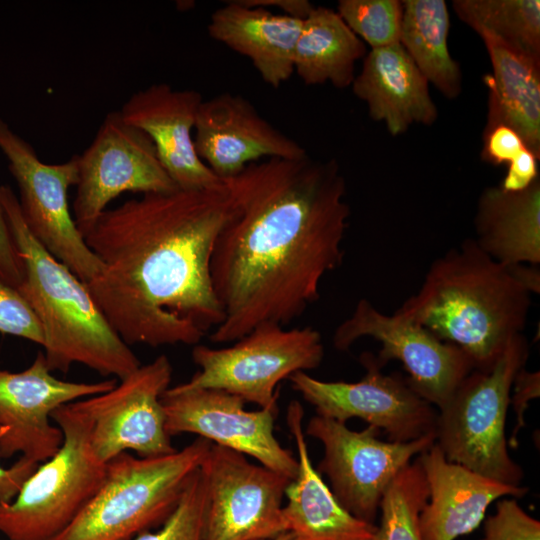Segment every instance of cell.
I'll return each instance as SVG.
<instances>
[{
	"instance_id": "cell-2",
	"label": "cell",
	"mask_w": 540,
	"mask_h": 540,
	"mask_svg": "<svg viewBox=\"0 0 540 540\" xmlns=\"http://www.w3.org/2000/svg\"><path fill=\"white\" fill-rule=\"evenodd\" d=\"M232 211L223 182L142 194L100 215L84 239L102 267L85 285L127 345H197L222 322L210 260Z\"/></svg>"
},
{
	"instance_id": "cell-13",
	"label": "cell",
	"mask_w": 540,
	"mask_h": 540,
	"mask_svg": "<svg viewBox=\"0 0 540 540\" xmlns=\"http://www.w3.org/2000/svg\"><path fill=\"white\" fill-rule=\"evenodd\" d=\"M77 165L73 219L83 237L120 194L179 189L160 163L152 140L119 111L106 115L91 144L77 155Z\"/></svg>"
},
{
	"instance_id": "cell-35",
	"label": "cell",
	"mask_w": 540,
	"mask_h": 540,
	"mask_svg": "<svg viewBox=\"0 0 540 540\" xmlns=\"http://www.w3.org/2000/svg\"><path fill=\"white\" fill-rule=\"evenodd\" d=\"M540 394V374L539 372H529L524 368L519 370L516 374L511 394L510 405H512L514 412L516 413V426L509 439L510 447L516 448L517 434L520 429L525 425L524 412L528 408L529 402L532 399L538 398Z\"/></svg>"
},
{
	"instance_id": "cell-33",
	"label": "cell",
	"mask_w": 540,
	"mask_h": 540,
	"mask_svg": "<svg viewBox=\"0 0 540 540\" xmlns=\"http://www.w3.org/2000/svg\"><path fill=\"white\" fill-rule=\"evenodd\" d=\"M0 332L43 346L42 327L17 289L0 282Z\"/></svg>"
},
{
	"instance_id": "cell-21",
	"label": "cell",
	"mask_w": 540,
	"mask_h": 540,
	"mask_svg": "<svg viewBox=\"0 0 540 540\" xmlns=\"http://www.w3.org/2000/svg\"><path fill=\"white\" fill-rule=\"evenodd\" d=\"M351 86L370 118L384 123L392 136L413 124L431 126L438 118L428 81L400 43L367 52Z\"/></svg>"
},
{
	"instance_id": "cell-29",
	"label": "cell",
	"mask_w": 540,
	"mask_h": 540,
	"mask_svg": "<svg viewBox=\"0 0 540 540\" xmlns=\"http://www.w3.org/2000/svg\"><path fill=\"white\" fill-rule=\"evenodd\" d=\"M428 498V483L416 459L396 475L382 497L378 540H422L420 514Z\"/></svg>"
},
{
	"instance_id": "cell-15",
	"label": "cell",
	"mask_w": 540,
	"mask_h": 540,
	"mask_svg": "<svg viewBox=\"0 0 540 540\" xmlns=\"http://www.w3.org/2000/svg\"><path fill=\"white\" fill-rule=\"evenodd\" d=\"M171 378L172 365L162 354L140 365L113 389L80 400L91 421V445L100 461L107 463L128 451L144 458L176 451L161 403Z\"/></svg>"
},
{
	"instance_id": "cell-31",
	"label": "cell",
	"mask_w": 540,
	"mask_h": 540,
	"mask_svg": "<svg viewBox=\"0 0 540 540\" xmlns=\"http://www.w3.org/2000/svg\"><path fill=\"white\" fill-rule=\"evenodd\" d=\"M205 505V478L200 467L167 520L156 531H146L133 540H201Z\"/></svg>"
},
{
	"instance_id": "cell-3",
	"label": "cell",
	"mask_w": 540,
	"mask_h": 540,
	"mask_svg": "<svg viewBox=\"0 0 540 540\" xmlns=\"http://www.w3.org/2000/svg\"><path fill=\"white\" fill-rule=\"evenodd\" d=\"M532 294L517 265L494 260L466 238L431 263L419 290L395 313L459 347L474 369L489 371L522 333Z\"/></svg>"
},
{
	"instance_id": "cell-11",
	"label": "cell",
	"mask_w": 540,
	"mask_h": 540,
	"mask_svg": "<svg viewBox=\"0 0 540 540\" xmlns=\"http://www.w3.org/2000/svg\"><path fill=\"white\" fill-rule=\"evenodd\" d=\"M360 362L365 374L357 382L323 381L303 371L289 380L316 415L345 424L360 418L384 431L388 441L405 443L436 433L438 409L407 378L382 373L383 367L370 352H364Z\"/></svg>"
},
{
	"instance_id": "cell-26",
	"label": "cell",
	"mask_w": 540,
	"mask_h": 540,
	"mask_svg": "<svg viewBox=\"0 0 540 540\" xmlns=\"http://www.w3.org/2000/svg\"><path fill=\"white\" fill-rule=\"evenodd\" d=\"M367 54L365 43L337 11L314 6L303 20L294 51V72L306 85L327 82L347 88L355 79V64Z\"/></svg>"
},
{
	"instance_id": "cell-30",
	"label": "cell",
	"mask_w": 540,
	"mask_h": 540,
	"mask_svg": "<svg viewBox=\"0 0 540 540\" xmlns=\"http://www.w3.org/2000/svg\"><path fill=\"white\" fill-rule=\"evenodd\" d=\"M337 12L371 49L400 43L403 16L399 0H340Z\"/></svg>"
},
{
	"instance_id": "cell-25",
	"label": "cell",
	"mask_w": 540,
	"mask_h": 540,
	"mask_svg": "<svg viewBox=\"0 0 540 540\" xmlns=\"http://www.w3.org/2000/svg\"><path fill=\"white\" fill-rule=\"evenodd\" d=\"M476 244L508 266L540 263V179L509 192L498 186L480 194L474 217Z\"/></svg>"
},
{
	"instance_id": "cell-17",
	"label": "cell",
	"mask_w": 540,
	"mask_h": 540,
	"mask_svg": "<svg viewBox=\"0 0 540 540\" xmlns=\"http://www.w3.org/2000/svg\"><path fill=\"white\" fill-rule=\"evenodd\" d=\"M43 352L21 372L0 368V457L16 454L38 464L54 456L63 433L51 423L62 405L113 389L116 379L100 382L63 381L51 374Z\"/></svg>"
},
{
	"instance_id": "cell-19",
	"label": "cell",
	"mask_w": 540,
	"mask_h": 540,
	"mask_svg": "<svg viewBox=\"0 0 540 540\" xmlns=\"http://www.w3.org/2000/svg\"><path fill=\"white\" fill-rule=\"evenodd\" d=\"M202 101L196 90L156 83L133 93L119 111L128 124L152 140L160 163L182 190L211 189L223 183L195 149L193 132Z\"/></svg>"
},
{
	"instance_id": "cell-10",
	"label": "cell",
	"mask_w": 540,
	"mask_h": 540,
	"mask_svg": "<svg viewBox=\"0 0 540 540\" xmlns=\"http://www.w3.org/2000/svg\"><path fill=\"white\" fill-rule=\"evenodd\" d=\"M305 434L323 446L317 471L327 476L335 498L352 515L369 523H374L382 497L396 475L436 441V433L405 443L382 441L374 426L354 431L319 415L308 421Z\"/></svg>"
},
{
	"instance_id": "cell-6",
	"label": "cell",
	"mask_w": 540,
	"mask_h": 540,
	"mask_svg": "<svg viewBox=\"0 0 540 540\" xmlns=\"http://www.w3.org/2000/svg\"><path fill=\"white\" fill-rule=\"evenodd\" d=\"M528 356L525 336L515 335L489 371L472 370L438 410L435 442L448 461L522 486L523 469L509 455L505 425L512 384Z\"/></svg>"
},
{
	"instance_id": "cell-32",
	"label": "cell",
	"mask_w": 540,
	"mask_h": 540,
	"mask_svg": "<svg viewBox=\"0 0 540 540\" xmlns=\"http://www.w3.org/2000/svg\"><path fill=\"white\" fill-rule=\"evenodd\" d=\"M480 540H540V522L526 513L514 498L497 502L496 512L485 520Z\"/></svg>"
},
{
	"instance_id": "cell-24",
	"label": "cell",
	"mask_w": 540,
	"mask_h": 540,
	"mask_svg": "<svg viewBox=\"0 0 540 540\" xmlns=\"http://www.w3.org/2000/svg\"><path fill=\"white\" fill-rule=\"evenodd\" d=\"M492 65L484 76L488 88L487 121L483 134L497 126L514 130L540 158V60L477 29Z\"/></svg>"
},
{
	"instance_id": "cell-9",
	"label": "cell",
	"mask_w": 540,
	"mask_h": 540,
	"mask_svg": "<svg viewBox=\"0 0 540 540\" xmlns=\"http://www.w3.org/2000/svg\"><path fill=\"white\" fill-rule=\"evenodd\" d=\"M0 150L18 185L21 215L31 234L82 282H89L102 264L87 246L69 210L68 190L78 179L77 155L64 163H44L1 118Z\"/></svg>"
},
{
	"instance_id": "cell-40",
	"label": "cell",
	"mask_w": 540,
	"mask_h": 540,
	"mask_svg": "<svg viewBox=\"0 0 540 540\" xmlns=\"http://www.w3.org/2000/svg\"><path fill=\"white\" fill-rule=\"evenodd\" d=\"M263 540H293V537L289 532H284L273 538H268V539H263Z\"/></svg>"
},
{
	"instance_id": "cell-39",
	"label": "cell",
	"mask_w": 540,
	"mask_h": 540,
	"mask_svg": "<svg viewBox=\"0 0 540 540\" xmlns=\"http://www.w3.org/2000/svg\"><path fill=\"white\" fill-rule=\"evenodd\" d=\"M244 4L255 7L265 8L271 6L278 8L283 14L304 20L310 11L312 5L307 0H241Z\"/></svg>"
},
{
	"instance_id": "cell-20",
	"label": "cell",
	"mask_w": 540,
	"mask_h": 540,
	"mask_svg": "<svg viewBox=\"0 0 540 540\" xmlns=\"http://www.w3.org/2000/svg\"><path fill=\"white\" fill-rule=\"evenodd\" d=\"M429 498L420 514L422 540H455L474 531L492 502L503 497L521 498L525 486H512L450 462L435 442L418 456Z\"/></svg>"
},
{
	"instance_id": "cell-28",
	"label": "cell",
	"mask_w": 540,
	"mask_h": 540,
	"mask_svg": "<svg viewBox=\"0 0 540 540\" xmlns=\"http://www.w3.org/2000/svg\"><path fill=\"white\" fill-rule=\"evenodd\" d=\"M452 7L472 30H486L540 60L539 0H454Z\"/></svg>"
},
{
	"instance_id": "cell-8",
	"label": "cell",
	"mask_w": 540,
	"mask_h": 540,
	"mask_svg": "<svg viewBox=\"0 0 540 540\" xmlns=\"http://www.w3.org/2000/svg\"><path fill=\"white\" fill-rule=\"evenodd\" d=\"M323 357L316 329L263 323L229 347L195 345L192 359L199 370L179 385L223 390L278 414V384L296 372L319 367Z\"/></svg>"
},
{
	"instance_id": "cell-4",
	"label": "cell",
	"mask_w": 540,
	"mask_h": 540,
	"mask_svg": "<svg viewBox=\"0 0 540 540\" xmlns=\"http://www.w3.org/2000/svg\"><path fill=\"white\" fill-rule=\"evenodd\" d=\"M0 202L24 264L17 291L40 322L48 368L66 373L78 363L119 380L139 368V359L111 327L85 283L31 234L7 185L0 186Z\"/></svg>"
},
{
	"instance_id": "cell-14",
	"label": "cell",
	"mask_w": 540,
	"mask_h": 540,
	"mask_svg": "<svg viewBox=\"0 0 540 540\" xmlns=\"http://www.w3.org/2000/svg\"><path fill=\"white\" fill-rule=\"evenodd\" d=\"M362 337L381 343L376 358L382 367L390 360L400 361L412 388L438 410L474 370L471 359L456 345L408 318L380 312L366 299H360L352 314L335 329L333 346L347 351Z\"/></svg>"
},
{
	"instance_id": "cell-12",
	"label": "cell",
	"mask_w": 540,
	"mask_h": 540,
	"mask_svg": "<svg viewBox=\"0 0 540 540\" xmlns=\"http://www.w3.org/2000/svg\"><path fill=\"white\" fill-rule=\"evenodd\" d=\"M201 540H263L287 532L283 499L293 479L213 444L203 462Z\"/></svg>"
},
{
	"instance_id": "cell-22",
	"label": "cell",
	"mask_w": 540,
	"mask_h": 540,
	"mask_svg": "<svg viewBox=\"0 0 540 540\" xmlns=\"http://www.w3.org/2000/svg\"><path fill=\"white\" fill-rule=\"evenodd\" d=\"M303 416L300 402L292 400L286 422L295 442L299 469L285 493L286 531L293 540H378V526L348 512L314 468L302 427Z\"/></svg>"
},
{
	"instance_id": "cell-23",
	"label": "cell",
	"mask_w": 540,
	"mask_h": 540,
	"mask_svg": "<svg viewBox=\"0 0 540 540\" xmlns=\"http://www.w3.org/2000/svg\"><path fill=\"white\" fill-rule=\"evenodd\" d=\"M302 19L266 8L230 1L215 10L208 24L211 38L247 57L262 80L280 87L294 73V51Z\"/></svg>"
},
{
	"instance_id": "cell-38",
	"label": "cell",
	"mask_w": 540,
	"mask_h": 540,
	"mask_svg": "<svg viewBox=\"0 0 540 540\" xmlns=\"http://www.w3.org/2000/svg\"><path fill=\"white\" fill-rule=\"evenodd\" d=\"M40 464L20 457L11 467L0 466V503L11 502Z\"/></svg>"
},
{
	"instance_id": "cell-18",
	"label": "cell",
	"mask_w": 540,
	"mask_h": 540,
	"mask_svg": "<svg viewBox=\"0 0 540 540\" xmlns=\"http://www.w3.org/2000/svg\"><path fill=\"white\" fill-rule=\"evenodd\" d=\"M193 138L199 158L222 181L262 158L308 155L300 144L264 119L249 100L230 92L202 101Z\"/></svg>"
},
{
	"instance_id": "cell-5",
	"label": "cell",
	"mask_w": 540,
	"mask_h": 540,
	"mask_svg": "<svg viewBox=\"0 0 540 540\" xmlns=\"http://www.w3.org/2000/svg\"><path fill=\"white\" fill-rule=\"evenodd\" d=\"M212 442L198 437L175 452L107 462L104 481L75 519L51 540H133L160 527L177 507Z\"/></svg>"
},
{
	"instance_id": "cell-36",
	"label": "cell",
	"mask_w": 540,
	"mask_h": 540,
	"mask_svg": "<svg viewBox=\"0 0 540 540\" xmlns=\"http://www.w3.org/2000/svg\"><path fill=\"white\" fill-rule=\"evenodd\" d=\"M24 264L0 202V282L17 289L24 279Z\"/></svg>"
},
{
	"instance_id": "cell-27",
	"label": "cell",
	"mask_w": 540,
	"mask_h": 540,
	"mask_svg": "<svg viewBox=\"0 0 540 540\" xmlns=\"http://www.w3.org/2000/svg\"><path fill=\"white\" fill-rule=\"evenodd\" d=\"M400 44L444 97L462 91V73L448 49L450 15L444 0H404Z\"/></svg>"
},
{
	"instance_id": "cell-7",
	"label": "cell",
	"mask_w": 540,
	"mask_h": 540,
	"mask_svg": "<svg viewBox=\"0 0 540 540\" xmlns=\"http://www.w3.org/2000/svg\"><path fill=\"white\" fill-rule=\"evenodd\" d=\"M57 453L37 467L17 496L0 503V534L6 540H51L81 512L102 485L107 463L91 445V421L80 400L57 408Z\"/></svg>"
},
{
	"instance_id": "cell-16",
	"label": "cell",
	"mask_w": 540,
	"mask_h": 540,
	"mask_svg": "<svg viewBox=\"0 0 540 540\" xmlns=\"http://www.w3.org/2000/svg\"><path fill=\"white\" fill-rule=\"evenodd\" d=\"M165 427L170 436L192 433L225 448L255 458L260 465L291 479L299 464L274 435L277 413L248 411L240 397L223 390L168 388L161 397Z\"/></svg>"
},
{
	"instance_id": "cell-1",
	"label": "cell",
	"mask_w": 540,
	"mask_h": 540,
	"mask_svg": "<svg viewBox=\"0 0 540 540\" xmlns=\"http://www.w3.org/2000/svg\"><path fill=\"white\" fill-rule=\"evenodd\" d=\"M233 211L213 246L210 273L223 310L213 343L263 323L286 327L319 299L344 257L350 207L335 159L268 158L223 180Z\"/></svg>"
},
{
	"instance_id": "cell-37",
	"label": "cell",
	"mask_w": 540,
	"mask_h": 540,
	"mask_svg": "<svg viewBox=\"0 0 540 540\" xmlns=\"http://www.w3.org/2000/svg\"><path fill=\"white\" fill-rule=\"evenodd\" d=\"M538 158L527 148L508 164L500 187L509 192L521 191L539 178Z\"/></svg>"
},
{
	"instance_id": "cell-34",
	"label": "cell",
	"mask_w": 540,
	"mask_h": 540,
	"mask_svg": "<svg viewBox=\"0 0 540 540\" xmlns=\"http://www.w3.org/2000/svg\"><path fill=\"white\" fill-rule=\"evenodd\" d=\"M526 148L520 136L507 126H497L483 134L481 159L492 165L510 163Z\"/></svg>"
}]
</instances>
